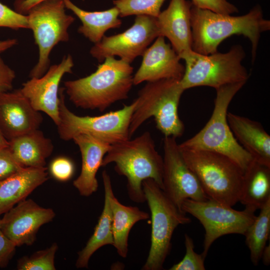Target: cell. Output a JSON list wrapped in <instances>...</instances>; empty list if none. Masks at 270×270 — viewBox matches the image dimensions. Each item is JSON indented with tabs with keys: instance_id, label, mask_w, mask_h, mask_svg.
<instances>
[{
	"instance_id": "28",
	"label": "cell",
	"mask_w": 270,
	"mask_h": 270,
	"mask_svg": "<svg viewBox=\"0 0 270 270\" xmlns=\"http://www.w3.org/2000/svg\"><path fill=\"white\" fill-rule=\"evenodd\" d=\"M166 0H114L113 4L120 17L132 15H147L157 18Z\"/></svg>"
},
{
	"instance_id": "31",
	"label": "cell",
	"mask_w": 270,
	"mask_h": 270,
	"mask_svg": "<svg viewBox=\"0 0 270 270\" xmlns=\"http://www.w3.org/2000/svg\"><path fill=\"white\" fill-rule=\"evenodd\" d=\"M0 27L16 30L29 29L28 16L13 10L0 2Z\"/></svg>"
},
{
	"instance_id": "37",
	"label": "cell",
	"mask_w": 270,
	"mask_h": 270,
	"mask_svg": "<svg viewBox=\"0 0 270 270\" xmlns=\"http://www.w3.org/2000/svg\"><path fill=\"white\" fill-rule=\"evenodd\" d=\"M46 0H16L14 6L16 11L26 14L34 6Z\"/></svg>"
},
{
	"instance_id": "34",
	"label": "cell",
	"mask_w": 270,
	"mask_h": 270,
	"mask_svg": "<svg viewBox=\"0 0 270 270\" xmlns=\"http://www.w3.org/2000/svg\"><path fill=\"white\" fill-rule=\"evenodd\" d=\"M23 168L15 160L8 146L0 148V182Z\"/></svg>"
},
{
	"instance_id": "27",
	"label": "cell",
	"mask_w": 270,
	"mask_h": 270,
	"mask_svg": "<svg viewBox=\"0 0 270 270\" xmlns=\"http://www.w3.org/2000/svg\"><path fill=\"white\" fill-rule=\"evenodd\" d=\"M260 210L253 222L246 230L244 236L246 243L250 251V260L256 266L262 254L270 233V200Z\"/></svg>"
},
{
	"instance_id": "36",
	"label": "cell",
	"mask_w": 270,
	"mask_h": 270,
	"mask_svg": "<svg viewBox=\"0 0 270 270\" xmlns=\"http://www.w3.org/2000/svg\"><path fill=\"white\" fill-rule=\"evenodd\" d=\"M16 78L14 71L0 56V92L10 91Z\"/></svg>"
},
{
	"instance_id": "13",
	"label": "cell",
	"mask_w": 270,
	"mask_h": 270,
	"mask_svg": "<svg viewBox=\"0 0 270 270\" xmlns=\"http://www.w3.org/2000/svg\"><path fill=\"white\" fill-rule=\"evenodd\" d=\"M160 36L156 18L136 16L134 24L123 32L104 36L91 48L90 54L100 62L108 56H118L131 64L142 56L152 42Z\"/></svg>"
},
{
	"instance_id": "22",
	"label": "cell",
	"mask_w": 270,
	"mask_h": 270,
	"mask_svg": "<svg viewBox=\"0 0 270 270\" xmlns=\"http://www.w3.org/2000/svg\"><path fill=\"white\" fill-rule=\"evenodd\" d=\"M8 148L22 166L44 168L54 146L52 140L36 129L9 140Z\"/></svg>"
},
{
	"instance_id": "21",
	"label": "cell",
	"mask_w": 270,
	"mask_h": 270,
	"mask_svg": "<svg viewBox=\"0 0 270 270\" xmlns=\"http://www.w3.org/2000/svg\"><path fill=\"white\" fill-rule=\"evenodd\" d=\"M46 168L24 167L0 182V215L4 214L48 179Z\"/></svg>"
},
{
	"instance_id": "2",
	"label": "cell",
	"mask_w": 270,
	"mask_h": 270,
	"mask_svg": "<svg viewBox=\"0 0 270 270\" xmlns=\"http://www.w3.org/2000/svg\"><path fill=\"white\" fill-rule=\"evenodd\" d=\"M133 71L130 64L108 56L90 75L64 82V90L76 107L102 112L128 98L134 84Z\"/></svg>"
},
{
	"instance_id": "11",
	"label": "cell",
	"mask_w": 270,
	"mask_h": 270,
	"mask_svg": "<svg viewBox=\"0 0 270 270\" xmlns=\"http://www.w3.org/2000/svg\"><path fill=\"white\" fill-rule=\"evenodd\" d=\"M183 212L188 213L196 218L205 230L204 250L206 258L213 242L218 238L228 234L244 233L254 220V211L246 208L240 211L232 206L218 201L185 200L182 206Z\"/></svg>"
},
{
	"instance_id": "14",
	"label": "cell",
	"mask_w": 270,
	"mask_h": 270,
	"mask_svg": "<svg viewBox=\"0 0 270 270\" xmlns=\"http://www.w3.org/2000/svg\"><path fill=\"white\" fill-rule=\"evenodd\" d=\"M74 66L72 56H65L41 77L30 78L20 88L33 108L48 115L56 126L60 122V84L66 74L72 72Z\"/></svg>"
},
{
	"instance_id": "6",
	"label": "cell",
	"mask_w": 270,
	"mask_h": 270,
	"mask_svg": "<svg viewBox=\"0 0 270 270\" xmlns=\"http://www.w3.org/2000/svg\"><path fill=\"white\" fill-rule=\"evenodd\" d=\"M179 148L208 198L232 206L239 202L244 172L240 166L216 152Z\"/></svg>"
},
{
	"instance_id": "30",
	"label": "cell",
	"mask_w": 270,
	"mask_h": 270,
	"mask_svg": "<svg viewBox=\"0 0 270 270\" xmlns=\"http://www.w3.org/2000/svg\"><path fill=\"white\" fill-rule=\"evenodd\" d=\"M186 254L183 258L174 264L170 270H204L205 258L202 254H198L194 250L192 239L187 234L184 235Z\"/></svg>"
},
{
	"instance_id": "12",
	"label": "cell",
	"mask_w": 270,
	"mask_h": 270,
	"mask_svg": "<svg viewBox=\"0 0 270 270\" xmlns=\"http://www.w3.org/2000/svg\"><path fill=\"white\" fill-rule=\"evenodd\" d=\"M163 149L162 190L168 198L182 212V204L187 199H208L196 176L184 160L176 138L164 136Z\"/></svg>"
},
{
	"instance_id": "3",
	"label": "cell",
	"mask_w": 270,
	"mask_h": 270,
	"mask_svg": "<svg viewBox=\"0 0 270 270\" xmlns=\"http://www.w3.org/2000/svg\"><path fill=\"white\" fill-rule=\"evenodd\" d=\"M110 163L115 164L114 170L118 174L126 177L128 194L132 201H146L142 188L144 180H154L162 190L163 158L157 152L150 132L111 144L102 166Z\"/></svg>"
},
{
	"instance_id": "29",
	"label": "cell",
	"mask_w": 270,
	"mask_h": 270,
	"mask_svg": "<svg viewBox=\"0 0 270 270\" xmlns=\"http://www.w3.org/2000/svg\"><path fill=\"white\" fill-rule=\"evenodd\" d=\"M58 246L52 244L50 247L24 256L18 261V270H55L54 258Z\"/></svg>"
},
{
	"instance_id": "9",
	"label": "cell",
	"mask_w": 270,
	"mask_h": 270,
	"mask_svg": "<svg viewBox=\"0 0 270 270\" xmlns=\"http://www.w3.org/2000/svg\"><path fill=\"white\" fill-rule=\"evenodd\" d=\"M64 88L59 90L60 122L56 126L60 138L69 140L80 134H88L110 145L129 139L130 119L136 105V100L120 110L94 116H79L65 104Z\"/></svg>"
},
{
	"instance_id": "19",
	"label": "cell",
	"mask_w": 270,
	"mask_h": 270,
	"mask_svg": "<svg viewBox=\"0 0 270 270\" xmlns=\"http://www.w3.org/2000/svg\"><path fill=\"white\" fill-rule=\"evenodd\" d=\"M72 140L78 146L82 156L80 173L73 182V185L80 195L89 196L98 190L96 173L110 145L86 134L76 136Z\"/></svg>"
},
{
	"instance_id": "17",
	"label": "cell",
	"mask_w": 270,
	"mask_h": 270,
	"mask_svg": "<svg viewBox=\"0 0 270 270\" xmlns=\"http://www.w3.org/2000/svg\"><path fill=\"white\" fill-rule=\"evenodd\" d=\"M142 56L141 65L133 77L134 84L164 79L180 80L182 78L184 66L178 54L166 42L164 37L158 36Z\"/></svg>"
},
{
	"instance_id": "39",
	"label": "cell",
	"mask_w": 270,
	"mask_h": 270,
	"mask_svg": "<svg viewBox=\"0 0 270 270\" xmlns=\"http://www.w3.org/2000/svg\"><path fill=\"white\" fill-rule=\"evenodd\" d=\"M261 258L262 259L263 262L266 265H268L270 262V244L266 246L262 252Z\"/></svg>"
},
{
	"instance_id": "32",
	"label": "cell",
	"mask_w": 270,
	"mask_h": 270,
	"mask_svg": "<svg viewBox=\"0 0 270 270\" xmlns=\"http://www.w3.org/2000/svg\"><path fill=\"white\" fill-rule=\"evenodd\" d=\"M52 176L60 181H67L72 176L74 166L72 162L66 157H58L54 159L50 166Z\"/></svg>"
},
{
	"instance_id": "5",
	"label": "cell",
	"mask_w": 270,
	"mask_h": 270,
	"mask_svg": "<svg viewBox=\"0 0 270 270\" xmlns=\"http://www.w3.org/2000/svg\"><path fill=\"white\" fill-rule=\"evenodd\" d=\"M246 83L231 84L216 89L214 108L209 120L194 136L178 144L179 148L220 154L232 160L244 171L254 160L234 138L227 114L230 102Z\"/></svg>"
},
{
	"instance_id": "35",
	"label": "cell",
	"mask_w": 270,
	"mask_h": 270,
	"mask_svg": "<svg viewBox=\"0 0 270 270\" xmlns=\"http://www.w3.org/2000/svg\"><path fill=\"white\" fill-rule=\"evenodd\" d=\"M16 246L3 233L0 219V268L6 267L14 256Z\"/></svg>"
},
{
	"instance_id": "8",
	"label": "cell",
	"mask_w": 270,
	"mask_h": 270,
	"mask_svg": "<svg viewBox=\"0 0 270 270\" xmlns=\"http://www.w3.org/2000/svg\"><path fill=\"white\" fill-rule=\"evenodd\" d=\"M142 188L152 222L150 246L142 270H160L170 251L174 230L180 224H189L191 220L179 210L154 180H144Z\"/></svg>"
},
{
	"instance_id": "16",
	"label": "cell",
	"mask_w": 270,
	"mask_h": 270,
	"mask_svg": "<svg viewBox=\"0 0 270 270\" xmlns=\"http://www.w3.org/2000/svg\"><path fill=\"white\" fill-rule=\"evenodd\" d=\"M42 120L20 89L0 92V130L8 141L38 129Z\"/></svg>"
},
{
	"instance_id": "15",
	"label": "cell",
	"mask_w": 270,
	"mask_h": 270,
	"mask_svg": "<svg viewBox=\"0 0 270 270\" xmlns=\"http://www.w3.org/2000/svg\"><path fill=\"white\" fill-rule=\"evenodd\" d=\"M54 210L40 206L32 199L24 200L4 214L1 229L16 246L33 244L44 224L55 217Z\"/></svg>"
},
{
	"instance_id": "20",
	"label": "cell",
	"mask_w": 270,
	"mask_h": 270,
	"mask_svg": "<svg viewBox=\"0 0 270 270\" xmlns=\"http://www.w3.org/2000/svg\"><path fill=\"white\" fill-rule=\"evenodd\" d=\"M227 120L238 142L256 162L270 167V136L258 122L231 112Z\"/></svg>"
},
{
	"instance_id": "26",
	"label": "cell",
	"mask_w": 270,
	"mask_h": 270,
	"mask_svg": "<svg viewBox=\"0 0 270 270\" xmlns=\"http://www.w3.org/2000/svg\"><path fill=\"white\" fill-rule=\"evenodd\" d=\"M63 1L66 8L70 10L82 22L78 32L94 44L102 40L107 30L118 28L122 24L120 12L116 6L102 11L88 12L80 8L70 0Z\"/></svg>"
},
{
	"instance_id": "38",
	"label": "cell",
	"mask_w": 270,
	"mask_h": 270,
	"mask_svg": "<svg viewBox=\"0 0 270 270\" xmlns=\"http://www.w3.org/2000/svg\"><path fill=\"white\" fill-rule=\"evenodd\" d=\"M17 43L18 40L14 38L0 40V54L14 46Z\"/></svg>"
},
{
	"instance_id": "23",
	"label": "cell",
	"mask_w": 270,
	"mask_h": 270,
	"mask_svg": "<svg viewBox=\"0 0 270 270\" xmlns=\"http://www.w3.org/2000/svg\"><path fill=\"white\" fill-rule=\"evenodd\" d=\"M104 190V202L102 212L96 226L94 232L85 246L78 252L76 266L77 268H88L92 255L101 247L113 245L112 213L110 201V192L112 188L111 180L108 172H102Z\"/></svg>"
},
{
	"instance_id": "18",
	"label": "cell",
	"mask_w": 270,
	"mask_h": 270,
	"mask_svg": "<svg viewBox=\"0 0 270 270\" xmlns=\"http://www.w3.org/2000/svg\"><path fill=\"white\" fill-rule=\"evenodd\" d=\"M192 6L187 0H170L167 8L156 18L160 36L169 40L179 57L192 50Z\"/></svg>"
},
{
	"instance_id": "33",
	"label": "cell",
	"mask_w": 270,
	"mask_h": 270,
	"mask_svg": "<svg viewBox=\"0 0 270 270\" xmlns=\"http://www.w3.org/2000/svg\"><path fill=\"white\" fill-rule=\"evenodd\" d=\"M192 5L198 8L212 12L231 14L238 12V8L228 0H192Z\"/></svg>"
},
{
	"instance_id": "7",
	"label": "cell",
	"mask_w": 270,
	"mask_h": 270,
	"mask_svg": "<svg viewBox=\"0 0 270 270\" xmlns=\"http://www.w3.org/2000/svg\"><path fill=\"white\" fill-rule=\"evenodd\" d=\"M244 57V51L240 45L232 46L225 53L217 52L206 55L192 50L186 52L180 57L185 62L181 85L185 90L199 86L216 89L228 84L246 82L250 74L242 64Z\"/></svg>"
},
{
	"instance_id": "4",
	"label": "cell",
	"mask_w": 270,
	"mask_h": 270,
	"mask_svg": "<svg viewBox=\"0 0 270 270\" xmlns=\"http://www.w3.org/2000/svg\"><path fill=\"white\" fill-rule=\"evenodd\" d=\"M184 91L178 80L148 82L136 99V105L129 127L130 138L150 117L154 118L156 128L164 136H182L184 126L178 116V106Z\"/></svg>"
},
{
	"instance_id": "25",
	"label": "cell",
	"mask_w": 270,
	"mask_h": 270,
	"mask_svg": "<svg viewBox=\"0 0 270 270\" xmlns=\"http://www.w3.org/2000/svg\"><path fill=\"white\" fill-rule=\"evenodd\" d=\"M110 201L112 213V246L120 256L125 258L128 253L130 230L137 222L148 219L150 215L137 206L121 204L114 196L112 188L110 192Z\"/></svg>"
},
{
	"instance_id": "40",
	"label": "cell",
	"mask_w": 270,
	"mask_h": 270,
	"mask_svg": "<svg viewBox=\"0 0 270 270\" xmlns=\"http://www.w3.org/2000/svg\"><path fill=\"white\" fill-rule=\"evenodd\" d=\"M8 146V141L4 136L0 130V148L7 147Z\"/></svg>"
},
{
	"instance_id": "24",
	"label": "cell",
	"mask_w": 270,
	"mask_h": 270,
	"mask_svg": "<svg viewBox=\"0 0 270 270\" xmlns=\"http://www.w3.org/2000/svg\"><path fill=\"white\" fill-rule=\"evenodd\" d=\"M270 200V167L253 160L244 172L239 202L255 212Z\"/></svg>"
},
{
	"instance_id": "1",
	"label": "cell",
	"mask_w": 270,
	"mask_h": 270,
	"mask_svg": "<svg viewBox=\"0 0 270 270\" xmlns=\"http://www.w3.org/2000/svg\"><path fill=\"white\" fill-rule=\"evenodd\" d=\"M192 49L202 54L217 52L219 44L232 35H242L252 44L254 62L262 33L269 30L270 21L265 19L260 6L247 14L232 16L192 6L191 8Z\"/></svg>"
},
{
	"instance_id": "10",
	"label": "cell",
	"mask_w": 270,
	"mask_h": 270,
	"mask_svg": "<svg viewBox=\"0 0 270 270\" xmlns=\"http://www.w3.org/2000/svg\"><path fill=\"white\" fill-rule=\"evenodd\" d=\"M26 15L39 54L30 77L38 78L50 67L53 48L59 42L69 40L68 29L75 19L66 14L63 0H46L32 8Z\"/></svg>"
}]
</instances>
